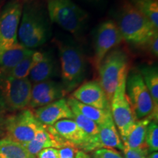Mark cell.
Wrapping results in <instances>:
<instances>
[{
    "label": "cell",
    "instance_id": "cell-34",
    "mask_svg": "<svg viewBox=\"0 0 158 158\" xmlns=\"http://www.w3.org/2000/svg\"><path fill=\"white\" fill-rule=\"evenodd\" d=\"M147 158H158L157 152H154L148 154Z\"/></svg>",
    "mask_w": 158,
    "mask_h": 158
},
{
    "label": "cell",
    "instance_id": "cell-15",
    "mask_svg": "<svg viewBox=\"0 0 158 158\" xmlns=\"http://www.w3.org/2000/svg\"><path fill=\"white\" fill-rule=\"evenodd\" d=\"M37 121L45 126H52L62 119H73V114L67 99L61 98L33 110Z\"/></svg>",
    "mask_w": 158,
    "mask_h": 158
},
{
    "label": "cell",
    "instance_id": "cell-24",
    "mask_svg": "<svg viewBox=\"0 0 158 158\" xmlns=\"http://www.w3.org/2000/svg\"><path fill=\"white\" fill-rule=\"evenodd\" d=\"M158 29V0H128Z\"/></svg>",
    "mask_w": 158,
    "mask_h": 158
},
{
    "label": "cell",
    "instance_id": "cell-10",
    "mask_svg": "<svg viewBox=\"0 0 158 158\" xmlns=\"http://www.w3.org/2000/svg\"><path fill=\"white\" fill-rule=\"evenodd\" d=\"M126 78L118 84L110 101V114L121 135L122 141L128 135L137 121L126 93Z\"/></svg>",
    "mask_w": 158,
    "mask_h": 158
},
{
    "label": "cell",
    "instance_id": "cell-17",
    "mask_svg": "<svg viewBox=\"0 0 158 158\" xmlns=\"http://www.w3.org/2000/svg\"><path fill=\"white\" fill-rule=\"evenodd\" d=\"M52 127L63 139L73 144L79 149L90 139L73 119H62Z\"/></svg>",
    "mask_w": 158,
    "mask_h": 158
},
{
    "label": "cell",
    "instance_id": "cell-29",
    "mask_svg": "<svg viewBox=\"0 0 158 158\" xmlns=\"http://www.w3.org/2000/svg\"><path fill=\"white\" fill-rule=\"evenodd\" d=\"M142 50L146 51L154 57L158 56V31L151 37L145 45L142 48Z\"/></svg>",
    "mask_w": 158,
    "mask_h": 158
},
{
    "label": "cell",
    "instance_id": "cell-23",
    "mask_svg": "<svg viewBox=\"0 0 158 158\" xmlns=\"http://www.w3.org/2000/svg\"><path fill=\"white\" fill-rule=\"evenodd\" d=\"M0 158H37L23 144L7 138L0 139Z\"/></svg>",
    "mask_w": 158,
    "mask_h": 158
},
{
    "label": "cell",
    "instance_id": "cell-21",
    "mask_svg": "<svg viewBox=\"0 0 158 158\" xmlns=\"http://www.w3.org/2000/svg\"><path fill=\"white\" fill-rule=\"evenodd\" d=\"M34 52L33 49L25 48L19 43L0 55V72L7 73L23 58Z\"/></svg>",
    "mask_w": 158,
    "mask_h": 158
},
{
    "label": "cell",
    "instance_id": "cell-35",
    "mask_svg": "<svg viewBox=\"0 0 158 158\" xmlns=\"http://www.w3.org/2000/svg\"><path fill=\"white\" fill-rule=\"evenodd\" d=\"M86 1L92 3H101L104 1V0H86Z\"/></svg>",
    "mask_w": 158,
    "mask_h": 158
},
{
    "label": "cell",
    "instance_id": "cell-36",
    "mask_svg": "<svg viewBox=\"0 0 158 158\" xmlns=\"http://www.w3.org/2000/svg\"><path fill=\"white\" fill-rule=\"evenodd\" d=\"M2 114L0 113V135H2Z\"/></svg>",
    "mask_w": 158,
    "mask_h": 158
},
{
    "label": "cell",
    "instance_id": "cell-28",
    "mask_svg": "<svg viewBox=\"0 0 158 158\" xmlns=\"http://www.w3.org/2000/svg\"><path fill=\"white\" fill-rule=\"evenodd\" d=\"M92 158H124L116 149L102 148L94 151Z\"/></svg>",
    "mask_w": 158,
    "mask_h": 158
},
{
    "label": "cell",
    "instance_id": "cell-7",
    "mask_svg": "<svg viewBox=\"0 0 158 158\" xmlns=\"http://www.w3.org/2000/svg\"><path fill=\"white\" fill-rule=\"evenodd\" d=\"M44 127L45 125L37 121L32 110L25 108L3 116L2 135L24 145Z\"/></svg>",
    "mask_w": 158,
    "mask_h": 158
},
{
    "label": "cell",
    "instance_id": "cell-12",
    "mask_svg": "<svg viewBox=\"0 0 158 158\" xmlns=\"http://www.w3.org/2000/svg\"><path fill=\"white\" fill-rule=\"evenodd\" d=\"M66 94L62 84L52 79L36 83L31 86L28 107L29 109L43 107L59 99L64 98Z\"/></svg>",
    "mask_w": 158,
    "mask_h": 158
},
{
    "label": "cell",
    "instance_id": "cell-26",
    "mask_svg": "<svg viewBox=\"0 0 158 158\" xmlns=\"http://www.w3.org/2000/svg\"><path fill=\"white\" fill-rule=\"evenodd\" d=\"M72 112L73 114V119L78 124V127L89 136V138H92L98 136L99 133V125L98 124L89 118L85 117L78 112L74 110H72Z\"/></svg>",
    "mask_w": 158,
    "mask_h": 158
},
{
    "label": "cell",
    "instance_id": "cell-13",
    "mask_svg": "<svg viewBox=\"0 0 158 158\" xmlns=\"http://www.w3.org/2000/svg\"><path fill=\"white\" fill-rule=\"evenodd\" d=\"M71 97L87 106L102 110H110V102L98 81L82 83L73 91Z\"/></svg>",
    "mask_w": 158,
    "mask_h": 158
},
{
    "label": "cell",
    "instance_id": "cell-22",
    "mask_svg": "<svg viewBox=\"0 0 158 158\" xmlns=\"http://www.w3.org/2000/svg\"><path fill=\"white\" fill-rule=\"evenodd\" d=\"M146 86L151 94L155 106L158 113V69L157 65L143 64L138 68Z\"/></svg>",
    "mask_w": 158,
    "mask_h": 158
},
{
    "label": "cell",
    "instance_id": "cell-5",
    "mask_svg": "<svg viewBox=\"0 0 158 158\" xmlns=\"http://www.w3.org/2000/svg\"><path fill=\"white\" fill-rule=\"evenodd\" d=\"M130 70V58L125 51L115 48L105 56L98 69L99 81L108 101Z\"/></svg>",
    "mask_w": 158,
    "mask_h": 158
},
{
    "label": "cell",
    "instance_id": "cell-20",
    "mask_svg": "<svg viewBox=\"0 0 158 158\" xmlns=\"http://www.w3.org/2000/svg\"><path fill=\"white\" fill-rule=\"evenodd\" d=\"M67 102L70 106L71 110L78 112L85 117L89 118L100 125L106 121L108 116L110 114V110H102L87 106L76 100L72 97L67 99Z\"/></svg>",
    "mask_w": 158,
    "mask_h": 158
},
{
    "label": "cell",
    "instance_id": "cell-32",
    "mask_svg": "<svg viewBox=\"0 0 158 158\" xmlns=\"http://www.w3.org/2000/svg\"><path fill=\"white\" fill-rule=\"evenodd\" d=\"M123 154L124 158H147V155L146 154L141 152L136 151L128 148L127 146L124 145Z\"/></svg>",
    "mask_w": 158,
    "mask_h": 158
},
{
    "label": "cell",
    "instance_id": "cell-9",
    "mask_svg": "<svg viewBox=\"0 0 158 158\" xmlns=\"http://www.w3.org/2000/svg\"><path fill=\"white\" fill-rule=\"evenodd\" d=\"M22 7L21 0H10L0 10V55L19 43L18 31Z\"/></svg>",
    "mask_w": 158,
    "mask_h": 158
},
{
    "label": "cell",
    "instance_id": "cell-3",
    "mask_svg": "<svg viewBox=\"0 0 158 158\" xmlns=\"http://www.w3.org/2000/svg\"><path fill=\"white\" fill-rule=\"evenodd\" d=\"M55 44L58 49L62 84L67 93L73 92L86 78V56L79 45L73 42L56 40Z\"/></svg>",
    "mask_w": 158,
    "mask_h": 158
},
{
    "label": "cell",
    "instance_id": "cell-31",
    "mask_svg": "<svg viewBox=\"0 0 158 158\" xmlns=\"http://www.w3.org/2000/svg\"><path fill=\"white\" fill-rule=\"evenodd\" d=\"M36 157L37 158H59V149L56 148H46L37 153Z\"/></svg>",
    "mask_w": 158,
    "mask_h": 158
},
{
    "label": "cell",
    "instance_id": "cell-27",
    "mask_svg": "<svg viewBox=\"0 0 158 158\" xmlns=\"http://www.w3.org/2000/svg\"><path fill=\"white\" fill-rule=\"evenodd\" d=\"M146 143L148 148V152L152 153L158 150V125L157 121L152 120L147 128L146 133Z\"/></svg>",
    "mask_w": 158,
    "mask_h": 158
},
{
    "label": "cell",
    "instance_id": "cell-2",
    "mask_svg": "<svg viewBox=\"0 0 158 158\" xmlns=\"http://www.w3.org/2000/svg\"><path fill=\"white\" fill-rule=\"evenodd\" d=\"M114 22L124 40L141 48L158 29L147 17L137 10L128 0H119L114 10Z\"/></svg>",
    "mask_w": 158,
    "mask_h": 158
},
{
    "label": "cell",
    "instance_id": "cell-30",
    "mask_svg": "<svg viewBox=\"0 0 158 158\" xmlns=\"http://www.w3.org/2000/svg\"><path fill=\"white\" fill-rule=\"evenodd\" d=\"M79 150L75 145H69L59 149V158H75L76 152Z\"/></svg>",
    "mask_w": 158,
    "mask_h": 158
},
{
    "label": "cell",
    "instance_id": "cell-18",
    "mask_svg": "<svg viewBox=\"0 0 158 158\" xmlns=\"http://www.w3.org/2000/svg\"><path fill=\"white\" fill-rule=\"evenodd\" d=\"M153 120L150 116L137 120L128 135L122 140L123 144L130 149L148 155V148L146 143V133L149 122Z\"/></svg>",
    "mask_w": 158,
    "mask_h": 158
},
{
    "label": "cell",
    "instance_id": "cell-16",
    "mask_svg": "<svg viewBox=\"0 0 158 158\" xmlns=\"http://www.w3.org/2000/svg\"><path fill=\"white\" fill-rule=\"evenodd\" d=\"M69 145H72V143L63 139L52 126H45L37 132L30 141L23 146L31 155L36 156L41 150L46 148L59 149Z\"/></svg>",
    "mask_w": 158,
    "mask_h": 158
},
{
    "label": "cell",
    "instance_id": "cell-14",
    "mask_svg": "<svg viewBox=\"0 0 158 158\" xmlns=\"http://www.w3.org/2000/svg\"><path fill=\"white\" fill-rule=\"evenodd\" d=\"M35 64L29 73V80L36 83L51 80L57 74V61L51 51H34Z\"/></svg>",
    "mask_w": 158,
    "mask_h": 158
},
{
    "label": "cell",
    "instance_id": "cell-1",
    "mask_svg": "<svg viewBox=\"0 0 158 158\" xmlns=\"http://www.w3.org/2000/svg\"><path fill=\"white\" fill-rule=\"evenodd\" d=\"M51 31L45 4L41 0H26L23 2L18 40L25 48L34 49L44 45Z\"/></svg>",
    "mask_w": 158,
    "mask_h": 158
},
{
    "label": "cell",
    "instance_id": "cell-19",
    "mask_svg": "<svg viewBox=\"0 0 158 158\" xmlns=\"http://www.w3.org/2000/svg\"><path fill=\"white\" fill-rule=\"evenodd\" d=\"M98 140L100 149H117L123 151V142L114 124L111 114L108 116L103 123L99 125Z\"/></svg>",
    "mask_w": 158,
    "mask_h": 158
},
{
    "label": "cell",
    "instance_id": "cell-6",
    "mask_svg": "<svg viewBox=\"0 0 158 158\" xmlns=\"http://www.w3.org/2000/svg\"><path fill=\"white\" fill-rule=\"evenodd\" d=\"M31 86L28 78L18 79L0 72V113H15L28 107Z\"/></svg>",
    "mask_w": 158,
    "mask_h": 158
},
{
    "label": "cell",
    "instance_id": "cell-4",
    "mask_svg": "<svg viewBox=\"0 0 158 158\" xmlns=\"http://www.w3.org/2000/svg\"><path fill=\"white\" fill-rule=\"evenodd\" d=\"M49 19L75 37H80L88 23L89 14L72 0H45Z\"/></svg>",
    "mask_w": 158,
    "mask_h": 158
},
{
    "label": "cell",
    "instance_id": "cell-33",
    "mask_svg": "<svg viewBox=\"0 0 158 158\" xmlns=\"http://www.w3.org/2000/svg\"><path fill=\"white\" fill-rule=\"evenodd\" d=\"M75 158H92L90 155H89L88 152L83 151V150H78L75 155Z\"/></svg>",
    "mask_w": 158,
    "mask_h": 158
},
{
    "label": "cell",
    "instance_id": "cell-25",
    "mask_svg": "<svg viewBox=\"0 0 158 158\" xmlns=\"http://www.w3.org/2000/svg\"><path fill=\"white\" fill-rule=\"evenodd\" d=\"M33 53L23 58L12 70L8 71L7 73H5L18 79L28 78L29 73H30L31 68L35 64L34 59H33Z\"/></svg>",
    "mask_w": 158,
    "mask_h": 158
},
{
    "label": "cell",
    "instance_id": "cell-11",
    "mask_svg": "<svg viewBox=\"0 0 158 158\" xmlns=\"http://www.w3.org/2000/svg\"><path fill=\"white\" fill-rule=\"evenodd\" d=\"M123 40L119 29L113 20H107L100 23L94 36V54L92 59L93 68L98 70L105 56Z\"/></svg>",
    "mask_w": 158,
    "mask_h": 158
},
{
    "label": "cell",
    "instance_id": "cell-8",
    "mask_svg": "<svg viewBox=\"0 0 158 158\" xmlns=\"http://www.w3.org/2000/svg\"><path fill=\"white\" fill-rule=\"evenodd\" d=\"M126 93L137 120L150 116L157 121L158 113L149 90L138 69L128 72L126 78Z\"/></svg>",
    "mask_w": 158,
    "mask_h": 158
}]
</instances>
